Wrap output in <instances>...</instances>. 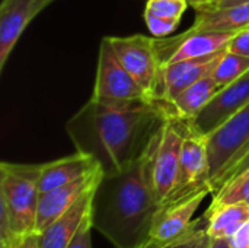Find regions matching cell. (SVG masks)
Listing matches in <instances>:
<instances>
[{"instance_id":"6da1fadb","label":"cell","mask_w":249,"mask_h":248,"mask_svg":"<svg viewBox=\"0 0 249 248\" xmlns=\"http://www.w3.org/2000/svg\"><path fill=\"white\" fill-rule=\"evenodd\" d=\"M163 120L165 113L156 99L120 105L89 99L66 123V132L76 151L90 156L108 175L131 167Z\"/></svg>"},{"instance_id":"7a4b0ae2","label":"cell","mask_w":249,"mask_h":248,"mask_svg":"<svg viewBox=\"0 0 249 248\" xmlns=\"http://www.w3.org/2000/svg\"><path fill=\"white\" fill-rule=\"evenodd\" d=\"M156 137L158 133L131 167L117 174H104L93 191L92 227L115 248H142L150 241L153 221L160 208L152 184Z\"/></svg>"},{"instance_id":"3957f363","label":"cell","mask_w":249,"mask_h":248,"mask_svg":"<svg viewBox=\"0 0 249 248\" xmlns=\"http://www.w3.org/2000/svg\"><path fill=\"white\" fill-rule=\"evenodd\" d=\"M42 164H0V209L18 237L36 232L39 174Z\"/></svg>"},{"instance_id":"277c9868","label":"cell","mask_w":249,"mask_h":248,"mask_svg":"<svg viewBox=\"0 0 249 248\" xmlns=\"http://www.w3.org/2000/svg\"><path fill=\"white\" fill-rule=\"evenodd\" d=\"M206 137L210 187L214 194L225 174L249 151V104Z\"/></svg>"},{"instance_id":"5b68a950","label":"cell","mask_w":249,"mask_h":248,"mask_svg":"<svg viewBox=\"0 0 249 248\" xmlns=\"http://www.w3.org/2000/svg\"><path fill=\"white\" fill-rule=\"evenodd\" d=\"M191 121L165 114L163 124L158 132L152 158V184L160 205L171 194L177 183L182 142L191 127Z\"/></svg>"},{"instance_id":"8992f818","label":"cell","mask_w":249,"mask_h":248,"mask_svg":"<svg viewBox=\"0 0 249 248\" xmlns=\"http://www.w3.org/2000/svg\"><path fill=\"white\" fill-rule=\"evenodd\" d=\"M90 99L109 105L155 101L127 72V69L114 53L107 37H104L101 41L96 79Z\"/></svg>"},{"instance_id":"52a82bcc","label":"cell","mask_w":249,"mask_h":248,"mask_svg":"<svg viewBox=\"0 0 249 248\" xmlns=\"http://www.w3.org/2000/svg\"><path fill=\"white\" fill-rule=\"evenodd\" d=\"M107 38L127 72L152 99H158L160 95L163 66L159 58L156 38L146 35Z\"/></svg>"},{"instance_id":"ba28073f","label":"cell","mask_w":249,"mask_h":248,"mask_svg":"<svg viewBox=\"0 0 249 248\" xmlns=\"http://www.w3.org/2000/svg\"><path fill=\"white\" fill-rule=\"evenodd\" d=\"M203 190L212 191L207 137L201 134L191 121V127L182 142L177 183L171 194L160 206H168L185 200Z\"/></svg>"},{"instance_id":"9c48e42d","label":"cell","mask_w":249,"mask_h":248,"mask_svg":"<svg viewBox=\"0 0 249 248\" xmlns=\"http://www.w3.org/2000/svg\"><path fill=\"white\" fill-rule=\"evenodd\" d=\"M236 32L235 31H200V32L185 31L179 37L156 38L159 58L163 66L168 63H175L182 60L209 58L217 56L225 50H228V45Z\"/></svg>"},{"instance_id":"30bf717a","label":"cell","mask_w":249,"mask_h":248,"mask_svg":"<svg viewBox=\"0 0 249 248\" xmlns=\"http://www.w3.org/2000/svg\"><path fill=\"white\" fill-rule=\"evenodd\" d=\"M55 0H3L0 6V70L4 69L6 61L18 39L47 6Z\"/></svg>"},{"instance_id":"8fae6325","label":"cell","mask_w":249,"mask_h":248,"mask_svg":"<svg viewBox=\"0 0 249 248\" xmlns=\"http://www.w3.org/2000/svg\"><path fill=\"white\" fill-rule=\"evenodd\" d=\"M248 104L249 72L241 79L222 88L207 107L193 120V124L201 134L207 136Z\"/></svg>"},{"instance_id":"7c38bea8","label":"cell","mask_w":249,"mask_h":248,"mask_svg":"<svg viewBox=\"0 0 249 248\" xmlns=\"http://www.w3.org/2000/svg\"><path fill=\"white\" fill-rule=\"evenodd\" d=\"M102 175V170L98 168L76 181L41 194L36 213V232H44L54 221H57L64 212H67L79 200V197L96 187Z\"/></svg>"},{"instance_id":"4fadbf2b","label":"cell","mask_w":249,"mask_h":248,"mask_svg":"<svg viewBox=\"0 0 249 248\" xmlns=\"http://www.w3.org/2000/svg\"><path fill=\"white\" fill-rule=\"evenodd\" d=\"M207 194H212V191L203 190L185 200L168 206H160L153 221L150 241L168 243L184 235L193 225V216Z\"/></svg>"},{"instance_id":"5bb4252c","label":"cell","mask_w":249,"mask_h":248,"mask_svg":"<svg viewBox=\"0 0 249 248\" xmlns=\"http://www.w3.org/2000/svg\"><path fill=\"white\" fill-rule=\"evenodd\" d=\"M223 53L209 57V58L182 60V61L163 64L162 80H160V95L158 99L172 101L177 95H179L188 86L212 75L219 57Z\"/></svg>"},{"instance_id":"9a60e30c","label":"cell","mask_w":249,"mask_h":248,"mask_svg":"<svg viewBox=\"0 0 249 248\" xmlns=\"http://www.w3.org/2000/svg\"><path fill=\"white\" fill-rule=\"evenodd\" d=\"M98 168L101 167L90 156L77 151L76 153L70 156H64V158L42 164L39 181H38L39 193L45 194L54 189L63 187L71 181H76L93 172Z\"/></svg>"},{"instance_id":"2e32d148","label":"cell","mask_w":249,"mask_h":248,"mask_svg":"<svg viewBox=\"0 0 249 248\" xmlns=\"http://www.w3.org/2000/svg\"><path fill=\"white\" fill-rule=\"evenodd\" d=\"M95 189L96 187H93L92 190L86 191L82 197H79V200L67 212H64L44 232L39 234V248L69 247L80 225L90 213Z\"/></svg>"},{"instance_id":"e0dca14e","label":"cell","mask_w":249,"mask_h":248,"mask_svg":"<svg viewBox=\"0 0 249 248\" xmlns=\"http://www.w3.org/2000/svg\"><path fill=\"white\" fill-rule=\"evenodd\" d=\"M223 86L212 75H209L188 86L172 101H156L159 102L165 114L194 120L207 107V104L220 92Z\"/></svg>"},{"instance_id":"ac0fdd59","label":"cell","mask_w":249,"mask_h":248,"mask_svg":"<svg viewBox=\"0 0 249 248\" xmlns=\"http://www.w3.org/2000/svg\"><path fill=\"white\" fill-rule=\"evenodd\" d=\"M249 28V0L229 7L197 12L191 32L200 31H241Z\"/></svg>"},{"instance_id":"d6986e66","label":"cell","mask_w":249,"mask_h":248,"mask_svg":"<svg viewBox=\"0 0 249 248\" xmlns=\"http://www.w3.org/2000/svg\"><path fill=\"white\" fill-rule=\"evenodd\" d=\"M207 218V234L210 238H229L249 221V203L223 205L204 212Z\"/></svg>"},{"instance_id":"ffe728a7","label":"cell","mask_w":249,"mask_h":248,"mask_svg":"<svg viewBox=\"0 0 249 248\" xmlns=\"http://www.w3.org/2000/svg\"><path fill=\"white\" fill-rule=\"evenodd\" d=\"M249 72V57L226 50L217 60L212 76L225 88Z\"/></svg>"},{"instance_id":"44dd1931","label":"cell","mask_w":249,"mask_h":248,"mask_svg":"<svg viewBox=\"0 0 249 248\" xmlns=\"http://www.w3.org/2000/svg\"><path fill=\"white\" fill-rule=\"evenodd\" d=\"M207 218L203 215L200 219H196L190 229L179 238L168 243L149 241L142 248H209L212 238L207 234Z\"/></svg>"},{"instance_id":"7402d4cb","label":"cell","mask_w":249,"mask_h":248,"mask_svg":"<svg viewBox=\"0 0 249 248\" xmlns=\"http://www.w3.org/2000/svg\"><path fill=\"white\" fill-rule=\"evenodd\" d=\"M249 197V170L232 178L226 183L216 194H213V202L207 209H214L223 205L247 202Z\"/></svg>"},{"instance_id":"603a6c76","label":"cell","mask_w":249,"mask_h":248,"mask_svg":"<svg viewBox=\"0 0 249 248\" xmlns=\"http://www.w3.org/2000/svg\"><path fill=\"white\" fill-rule=\"evenodd\" d=\"M188 4V0H147L144 12L168 19L181 20Z\"/></svg>"},{"instance_id":"cb8c5ba5","label":"cell","mask_w":249,"mask_h":248,"mask_svg":"<svg viewBox=\"0 0 249 248\" xmlns=\"http://www.w3.org/2000/svg\"><path fill=\"white\" fill-rule=\"evenodd\" d=\"M144 20H146V25H147L150 34L156 38H165V37L171 35L179 25V20L156 16V15H152L147 12H144Z\"/></svg>"},{"instance_id":"d4e9b609","label":"cell","mask_w":249,"mask_h":248,"mask_svg":"<svg viewBox=\"0 0 249 248\" xmlns=\"http://www.w3.org/2000/svg\"><path fill=\"white\" fill-rule=\"evenodd\" d=\"M92 221H90V213L89 216L83 221V224L80 225L79 231L76 232L74 238L71 240V243L69 244L67 248H92V238H90V234H92Z\"/></svg>"},{"instance_id":"484cf974","label":"cell","mask_w":249,"mask_h":248,"mask_svg":"<svg viewBox=\"0 0 249 248\" xmlns=\"http://www.w3.org/2000/svg\"><path fill=\"white\" fill-rule=\"evenodd\" d=\"M228 50L232 53L249 57V28H244L233 35V38L231 39L228 45Z\"/></svg>"},{"instance_id":"4316f807","label":"cell","mask_w":249,"mask_h":248,"mask_svg":"<svg viewBox=\"0 0 249 248\" xmlns=\"http://www.w3.org/2000/svg\"><path fill=\"white\" fill-rule=\"evenodd\" d=\"M247 170H249V151L241 158V159H239V161H238V162H236V164H235V165H233V167H232V168H231V170H229V171H228V172H226V174H225V177H223L222 181H220L219 190H220L226 183H229L232 178H235L236 175L242 174V172L247 171ZM219 190H217V191H219ZM217 191H216V193H217ZM216 193H214V194H216Z\"/></svg>"},{"instance_id":"83f0119b","label":"cell","mask_w":249,"mask_h":248,"mask_svg":"<svg viewBox=\"0 0 249 248\" xmlns=\"http://www.w3.org/2000/svg\"><path fill=\"white\" fill-rule=\"evenodd\" d=\"M231 248H249V221L245 222L236 232H233L229 238Z\"/></svg>"},{"instance_id":"f1b7e54d","label":"cell","mask_w":249,"mask_h":248,"mask_svg":"<svg viewBox=\"0 0 249 248\" xmlns=\"http://www.w3.org/2000/svg\"><path fill=\"white\" fill-rule=\"evenodd\" d=\"M244 1H248V0H216V1H212V3H207V4L196 7V12L223 9V7H229V6H233V4H238V3H244Z\"/></svg>"},{"instance_id":"f546056e","label":"cell","mask_w":249,"mask_h":248,"mask_svg":"<svg viewBox=\"0 0 249 248\" xmlns=\"http://www.w3.org/2000/svg\"><path fill=\"white\" fill-rule=\"evenodd\" d=\"M16 248H39V234L31 232L19 238Z\"/></svg>"},{"instance_id":"4dcf8cb0","label":"cell","mask_w":249,"mask_h":248,"mask_svg":"<svg viewBox=\"0 0 249 248\" xmlns=\"http://www.w3.org/2000/svg\"><path fill=\"white\" fill-rule=\"evenodd\" d=\"M209 248H231L228 238H212Z\"/></svg>"},{"instance_id":"1f68e13d","label":"cell","mask_w":249,"mask_h":248,"mask_svg":"<svg viewBox=\"0 0 249 248\" xmlns=\"http://www.w3.org/2000/svg\"><path fill=\"white\" fill-rule=\"evenodd\" d=\"M212 1H216V0H188V3L196 9L198 6H203V4H207V3H212Z\"/></svg>"},{"instance_id":"d6a6232c","label":"cell","mask_w":249,"mask_h":248,"mask_svg":"<svg viewBox=\"0 0 249 248\" xmlns=\"http://www.w3.org/2000/svg\"><path fill=\"white\" fill-rule=\"evenodd\" d=\"M247 203H249V197H248V199H247Z\"/></svg>"}]
</instances>
